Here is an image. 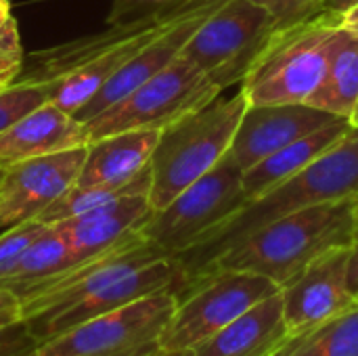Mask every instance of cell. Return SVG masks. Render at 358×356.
<instances>
[{"instance_id":"obj_35","label":"cell","mask_w":358,"mask_h":356,"mask_svg":"<svg viewBox=\"0 0 358 356\" xmlns=\"http://www.w3.org/2000/svg\"><path fill=\"white\" fill-rule=\"evenodd\" d=\"M358 239V195L355 197V241Z\"/></svg>"},{"instance_id":"obj_13","label":"cell","mask_w":358,"mask_h":356,"mask_svg":"<svg viewBox=\"0 0 358 356\" xmlns=\"http://www.w3.org/2000/svg\"><path fill=\"white\" fill-rule=\"evenodd\" d=\"M334 120L338 118L306 103L248 105L224 159L245 172L271 153L327 126Z\"/></svg>"},{"instance_id":"obj_7","label":"cell","mask_w":358,"mask_h":356,"mask_svg":"<svg viewBox=\"0 0 358 356\" xmlns=\"http://www.w3.org/2000/svg\"><path fill=\"white\" fill-rule=\"evenodd\" d=\"M178 306V294L159 292L92 317L40 344L29 356H151Z\"/></svg>"},{"instance_id":"obj_3","label":"cell","mask_w":358,"mask_h":356,"mask_svg":"<svg viewBox=\"0 0 358 356\" xmlns=\"http://www.w3.org/2000/svg\"><path fill=\"white\" fill-rule=\"evenodd\" d=\"M352 243L355 197L313 206L262 227L218 256L201 275L218 269L243 271L262 275L283 290L315 260Z\"/></svg>"},{"instance_id":"obj_28","label":"cell","mask_w":358,"mask_h":356,"mask_svg":"<svg viewBox=\"0 0 358 356\" xmlns=\"http://www.w3.org/2000/svg\"><path fill=\"white\" fill-rule=\"evenodd\" d=\"M23 48L19 40L17 21L10 17L0 27V92L13 86L23 67Z\"/></svg>"},{"instance_id":"obj_20","label":"cell","mask_w":358,"mask_h":356,"mask_svg":"<svg viewBox=\"0 0 358 356\" xmlns=\"http://www.w3.org/2000/svg\"><path fill=\"white\" fill-rule=\"evenodd\" d=\"M358 99V36L340 25L329 55L327 71L306 105L336 118L352 120Z\"/></svg>"},{"instance_id":"obj_4","label":"cell","mask_w":358,"mask_h":356,"mask_svg":"<svg viewBox=\"0 0 358 356\" xmlns=\"http://www.w3.org/2000/svg\"><path fill=\"white\" fill-rule=\"evenodd\" d=\"M342 15L319 10L275 25L239 82L248 105L306 103L325 78Z\"/></svg>"},{"instance_id":"obj_6","label":"cell","mask_w":358,"mask_h":356,"mask_svg":"<svg viewBox=\"0 0 358 356\" xmlns=\"http://www.w3.org/2000/svg\"><path fill=\"white\" fill-rule=\"evenodd\" d=\"M220 92L222 88L210 73L180 55L122 101L84 122L88 143L126 130H164L172 122L212 103Z\"/></svg>"},{"instance_id":"obj_15","label":"cell","mask_w":358,"mask_h":356,"mask_svg":"<svg viewBox=\"0 0 358 356\" xmlns=\"http://www.w3.org/2000/svg\"><path fill=\"white\" fill-rule=\"evenodd\" d=\"M197 2L199 0H191L174 13H168L164 17L143 23L136 31H132L130 36L120 40L115 46L105 50L101 57L92 59L90 63L82 65L78 71H73L67 78H63L61 82H57L50 88V101L55 105H59L61 109H65L67 113L76 115L147 42H151L157 34H162L168 25H172L185 13H189Z\"/></svg>"},{"instance_id":"obj_17","label":"cell","mask_w":358,"mask_h":356,"mask_svg":"<svg viewBox=\"0 0 358 356\" xmlns=\"http://www.w3.org/2000/svg\"><path fill=\"white\" fill-rule=\"evenodd\" d=\"M159 132L155 128H143L90 141L76 185L103 189L130 185L151 164Z\"/></svg>"},{"instance_id":"obj_38","label":"cell","mask_w":358,"mask_h":356,"mask_svg":"<svg viewBox=\"0 0 358 356\" xmlns=\"http://www.w3.org/2000/svg\"><path fill=\"white\" fill-rule=\"evenodd\" d=\"M357 304H358V296H357Z\"/></svg>"},{"instance_id":"obj_34","label":"cell","mask_w":358,"mask_h":356,"mask_svg":"<svg viewBox=\"0 0 358 356\" xmlns=\"http://www.w3.org/2000/svg\"><path fill=\"white\" fill-rule=\"evenodd\" d=\"M151 356H193V350H159Z\"/></svg>"},{"instance_id":"obj_5","label":"cell","mask_w":358,"mask_h":356,"mask_svg":"<svg viewBox=\"0 0 358 356\" xmlns=\"http://www.w3.org/2000/svg\"><path fill=\"white\" fill-rule=\"evenodd\" d=\"M245 109L248 99L239 88L233 97H216L212 103L172 122L159 132L149 164V204L153 212L166 208L176 195L220 164Z\"/></svg>"},{"instance_id":"obj_25","label":"cell","mask_w":358,"mask_h":356,"mask_svg":"<svg viewBox=\"0 0 358 356\" xmlns=\"http://www.w3.org/2000/svg\"><path fill=\"white\" fill-rule=\"evenodd\" d=\"M46 101H50V90L44 84L15 82L13 86L2 90L0 92V132Z\"/></svg>"},{"instance_id":"obj_23","label":"cell","mask_w":358,"mask_h":356,"mask_svg":"<svg viewBox=\"0 0 358 356\" xmlns=\"http://www.w3.org/2000/svg\"><path fill=\"white\" fill-rule=\"evenodd\" d=\"M151 189V166H147L130 185L120 189H103V187H69L59 199H55L40 216L38 220L44 225H57L61 220L80 216L88 210H94L111 199H117L128 193H149Z\"/></svg>"},{"instance_id":"obj_24","label":"cell","mask_w":358,"mask_h":356,"mask_svg":"<svg viewBox=\"0 0 358 356\" xmlns=\"http://www.w3.org/2000/svg\"><path fill=\"white\" fill-rule=\"evenodd\" d=\"M36 348L23 321L21 298L0 285V356H29Z\"/></svg>"},{"instance_id":"obj_26","label":"cell","mask_w":358,"mask_h":356,"mask_svg":"<svg viewBox=\"0 0 358 356\" xmlns=\"http://www.w3.org/2000/svg\"><path fill=\"white\" fill-rule=\"evenodd\" d=\"M50 225L40 222L38 218L25 220L0 233V281L10 273L23 252L48 229Z\"/></svg>"},{"instance_id":"obj_22","label":"cell","mask_w":358,"mask_h":356,"mask_svg":"<svg viewBox=\"0 0 358 356\" xmlns=\"http://www.w3.org/2000/svg\"><path fill=\"white\" fill-rule=\"evenodd\" d=\"M275 356H358V306L289 340Z\"/></svg>"},{"instance_id":"obj_10","label":"cell","mask_w":358,"mask_h":356,"mask_svg":"<svg viewBox=\"0 0 358 356\" xmlns=\"http://www.w3.org/2000/svg\"><path fill=\"white\" fill-rule=\"evenodd\" d=\"M273 27L271 13L254 0H227L197 27L180 55L224 90L243 80Z\"/></svg>"},{"instance_id":"obj_11","label":"cell","mask_w":358,"mask_h":356,"mask_svg":"<svg viewBox=\"0 0 358 356\" xmlns=\"http://www.w3.org/2000/svg\"><path fill=\"white\" fill-rule=\"evenodd\" d=\"M86 147L31 157L4 168L0 180V233L38 218L73 187L86 157Z\"/></svg>"},{"instance_id":"obj_8","label":"cell","mask_w":358,"mask_h":356,"mask_svg":"<svg viewBox=\"0 0 358 356\" xmlns=\"http://www.w3.org/2000/svg\"><path fill=\"white\" fill-rule=\"evenodd\" d=\"M279 292L281 287L262 275L210 271L178 298L176 313L162 336V350H195L245 311Z\"/></svg>"},{"instance_id":"obj_37","label":"cell","mask_w":358,"mask_h":356,"mask_svg":"<svg viewBox=\"0 0 358 356\" xmlns=\"http://www.w3.org/2000/svg\"><path fill=\"white\" fill-rule=\"evenodd\" d=\"M2 174H4V168H0V180H2Z\"/></svg>"},{"instance_id":"obj_1","label":"cell","mask_w":358,"mask_h":356,"mask_svg":"<svg viewBox=\"0 0 358 356\" xmlns=\"http://www.w3.org/2000/svg\"><path fill=\"white\" fill-rule=\"evenodd\" d=\"M189 285L191 279L178 260L134 231L27 294L21 300L23 321L40 346L92 317L141 298L159 292H174L180 298Z\"/></svg>"},{"instance_id":"obj_27","label":"cell","mask_w":358,"mask_h":356,"mask_svg":"<svg viewBox=\"0 0 358 356\" xmlns=\"http://www.w3.org/2000/svg\"><path fill=\"white\" fill-rule=\"evenodd\" d=\"M191 0H113L107 15V25H124L145 19L164 17L182 8Z\"/></svg>"},{"instance_id":"obj_14","label":"cell","mask_w":358,"mask_h":356,"mask_svg":"<svg viewBox=\"0 0 358 356\" xmlns=\"http://www.w3.org/2000/svg\"><path fill=\"white\" fill-rule=\"evenodd\" d=\"M84 145H88L84 122L46 101L0 132V168Z\"/></svg>"},{"instance_id":"obj_9","label":"cell","mask_w":358,"mask_h":356,"mask_svg":"<svg viewBox=\"0 0 358 356\" xmlns=\"http://www.w3.org/2000/svg\"><path fill=\"white\" fill-rule=\"evenodd\" d=\"M245 201L243 172L222 157L216 168L187 187L166 208L153 212L141 233L164 254L178 256L233 216Z\"/></svg>"},{"instance_id":"obj_36","label":"cell","mask_w":358,"mask_h":356,"mask_svg":"<svg viewBox=\"0 0 358 356\" xmlns=\"http://www.w3.org/2000/svg\"><path fill=\"white\" fill-rule=\"evenodd\" d=\"M350 124H352V126H358V99H357V107H355V113H352Z\"/></svg>"},{"instance_id":"obj_2","label":"cell","mask_w":358,"mask_h":356,"mask_svg":"<svg viewBox=\"0 0 358 356\" xmlns=\"http://www.w3.org/2000/svg\"><path fill=\"white\" fill-rule=\"evenodd\" d=\"M358 195V126H352L319 159L243 204L233 216L203 235L193 248L174 256L191 283L227 250L262 227L294 212Z\"/></svg>"},{"instance_id":"obj_19","label":"cell","mask_w":358,"mask_h":356,"mask_svg":"<svg viewBox=\"0 0 358 356\" xmlns=\"http://www.w3.org/2000/svg\"><path fill=\"white\" fill-rule=\"evenodd\" d=\"M350 128H352V124L348 120L338 118V120L329 122L327 126L271 153L268 157H264L262 162H258L256 166L245 170L243 172V191H245L248 201L266 193L268 189L277 187L279 183L287 180L289 176L298 174L306 166H310L327 149H331Z\"/></svg>"},{"instance_id":"obj_21","label":"cell","mask_w":358,"mask_h":356,"mask_svg":"<svg viewBox=\"0 0 358 356\" xmlns=\"http://www.w3.org/2000/svg\"><path fill=\"white\" fill-rule=\"evenodd\" d=\"M78 258L71 252L65 237L50 225L17 260V264L10 269V273L0 281L2 287L17 294L21 300L44 285L48 279L57 277L71 264H76Z\"/></svg>"},{"instance_id":"obj_33","label":"cell","mask_w":358,"mask_h":356,"mask_svg":"<svg viewBox=\"0 0 358 356\" xmlns=\"http://www.w3.org/2000/svg\"><path fill=\"white\" fill-rule=\"evenodd\" d=\"M10 19V2L8 0H0V27Z\"/></svg>"},{"instance_id":"obj_16","label":"cell","mask_w":358,"mask_h":356,"mask_svg":"<svg viewBox=\"0 0 358 356\" xmlns=\"http://www.w3.org/2000/svg\"><path fill=\"white\" fill-rule=\"evenodd\" d=\"M151 214L153 208L149 204V193L143 191L122 195L52 227L65 237L76 258L84 260L120 243L134 231H141Z\"/></svg>"},{"instance_id":"obj_12","label":"cell","mask_w":358,"mask_h":356,"mask_svg":"<svg viewBox=\"0 0 358 356\" xmlns=\"http://www.w3.org/2000/svg\"><path fill=\"white\" fill-rule=\"evenodd\" d=\"M350 248L327 252L281 290L289 340L358 306L357 296L348 287Z\"/></svg>"},{"instance_id":"obj_18","label":"cell","mask_w":358,"mask_h":356,"mask_svg":"<svg viewBox=\"0 0 358 356\" xmlns=\"http://www.w3.org/2000/svg\"><path fill=\"white\" fill-rule=\"evenodd\" d=\"M289 342L281 292L258 302L231 325L206 340L193 356H275Z\"/></svg>"},{"instance_id":"obj_30","label":"cell","mask_w":358,"mask_h":356,"mask_svg":"<svg viewBox=\"0 0 358 356\" xmlns=\"http://www.w3.org/2000/svg\"><path fill=\"white\" fill-rule=\"evenodd\" d=\"M348 287L350 292L358 296V239L350 248V258H348Z\"/></svg>"},{"instance_id":"obj_31","label":"cell","mask_w":358,"mask_h":356,"mask_svg":"<svg viewBox=\"0 0 358 356\" xmlns=\"http://www.w3.org/2000/svg\"><path fill=\"white\" fill-rule=\"evenodd\" d=\"M342 27L352 31L355 36H358V2L352 4L348 10L342 13Z\"/></svg>"},{"instance_id":"obj_29","label":"cell","mask_w":358,"mask_h":356,"mask_svg":"<svg viewBox=\"0 0 358 356\" xmlns=\"http://www.w3.org/2000/svg\"><path fill=\"white\" fill-rule=\"evenodd\" d=\"M256 4L264 6L271 17L275 19V25L294 23L300 19H306L321 10L323 0H254Z\"/></svg>"},{"instance_id":"obj_32","label":"cell","mask_w":358,"mask_h":356,"mask_svg":"<svg viewBox=\"0 0 358 356\" xmlns=\"http://www.w3.org/2000/svg\"><path fill=\"white\" fill-rule=\"evenodd\" d=\"M358 0H323L321 10H329V13H338L342 15L344 10H348L352 4H357Z\"/></svg>"}]
</instances>
